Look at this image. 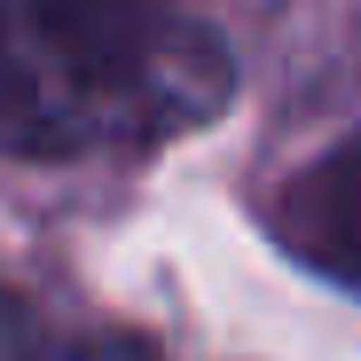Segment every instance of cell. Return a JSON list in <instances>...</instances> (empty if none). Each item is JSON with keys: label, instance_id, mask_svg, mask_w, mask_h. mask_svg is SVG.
I'll return each instance as SVG.
<instances>
[{"label": "cell", "instance_id": "6da1fadb", "mask_svg": "<svg viewBox=\"0 0 361 361\" xmlns=\"http://www.w3.org/2000/svg\"><path fill=\"white\" fill-rule=\"evenodd\" d=\"M228 102L235 55L173 0H0V157H134Z\"/></svg>", "mask_w": 361, "mask_h": 361}, {"label": "cell", "instance_id": "7a4b0ae2", "mask_svg": "<svg viewBox=\"0 0 361 361\" xmlns=\"http://www.w3.org/2000/svg\"><path fill=\"white\" fill-rule=\"evenodd\" d=\"M275 235H283L307 267H322L330 283L361 290V134L338 142L330 157H314V165L283 189Z\"/></svg>", "mask_w": 361, "mask_h": 361}, {"label": "cell", "instance_id": "3957f363", "mask_svg": "<svg viewBox=\"0 0 361 361\" xmlns=\"http://www.w3.org/2000/svg\"><path fill=\"white\" fill-rule=\"evenodd\" d=\"M63 338H71V330H55L24 290L0 283V361H55V353H63Z\"/></svg>", "mask_w": 361, "mask_h": 361}, {"label": "cell", "instance_id": "277c9868", "mask_svg": "<svg viewBox=\"0 0 361 361\" xmlns=\"http://www.w3.org/2000/svg\"><path fill=\"white\" fill-rule=\"evenodd\" d=\"M55 361H165V353L149 338H134V330H71Z\"/></svg>", "mask_w": 361, "mask_h": 361}]
</instances>
